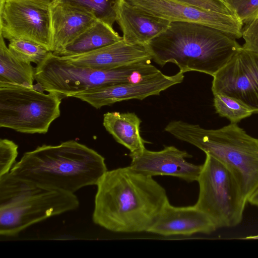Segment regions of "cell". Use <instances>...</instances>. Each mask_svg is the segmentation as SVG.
<instances>
[{
	"mask_svg": "<svg viewBox=\"0 0 258 258\" xmlns=\"http://www.w3.org/2000/svg\"><path fill=\"white\" fill-rule=\"evenodd\" d=\"M53 1L0 0V34L9 41H33L50 51V6Z\"/></svg>",
	"mask_w": 258,
	"mask_h": 258,
	"instance_id": "cell-9",
	"label": "cell"
},
{
	"mask_svg": "<svg viewBox=\"0 0 258 258\" xmlns=\"http://www.w3.org/2000/svg\"><path fill=\"white\" fill-rule=\"evenodd\" d=\"M140 118L134 112H108L103 115V125L115 140L137 153L146 148L140 134Z\"/></svg>",
	"mask_w": 258,
	"mask_h": 258,
	"instance_id": "cell-18",
	"label": "cell"
},
{
	"mask_svg": "<svg viewBox=\"0 0 258 258\" xmlns=\"http://www.w3.org/2000/svg\"><path fill=\"white\" fill-rule=\"evenodd\" d=\"M247 203L252 206L258 207V189L248 199Z\"/></svg>",
	"mask_w": 258,
	"mask_h": 258,
	"instance_id": "cell-28",
	"label": "cell"
},
{
	"mask_svg": "<svg viewBox=\"0 0 258 258\" xmlns=\"http://www.w3.org/2000/svg\"><path fill=\"white\" fill-rule=\"evenodd\" d=\"M92 220L111 232H147L169 202L153 176L129 166L107 170L97 184Z\"/></svg>",
	"mask_w": 258,
	"mask_h": 258,
	"instance_id": "cell-1",
	"label": "cell"
},
{
	"mask_svg": "<svg viewBox=\"0 0 258 258\" xmlns=\"http://www.w3.org/2000/svg\"><path fill=\"white\" fill-rule=\"evenodd\" d=\"M129 156V166L138 172L151 176H171L187 182L197 181L202 167V165L187 162L186 159L192 156L173 146L158 151L145 148L139 153H130Z\"/></svg>",
	"mask_w": 258,
	"mask_h": 258,
	"instance_id": "cell-13",
	"label": "cell"
},
{
	"mask_svg": "<svg viewBox=\"0 0 258 258\" xmlns=\"http://www.w3.org/2000/svg\"><path fill=\"white\" fill-rule=\"evenodd\" d=\"M18 146L13 141L0 140V176L9 173L16 162Z\"/></svg>",
	"mask_w": 258,
	"mask_h": 258,
	"instance_id": "cell-25",
	"label": "cell"
},
{
	"mask_svg": "<svg viewBox=\"0 0 258 258\" xmlns=\"http://www.w3.org/2000/svg\"><path fill=\"white\" fill-rule=\"evenodd\" d=\"M243 24L258 18V0H225Z\"/></svg>",
	"mask_w": 258,
	"mask_h": 258,
	"instance_id": "cell-24",
	"label": "cell"
},
{
	"mask_svg": "<svg viewBox=\"0 0 258 258\" xmlns=\"http://www.w3.org/2000/svg\"><path fill=\"white\" fill-rule=\"evenodd\" d=\"M165 131L218 160L233 174L247 201L258 189V139L237 123L216 130L181 120L169 122Z\"/></svg>",
	"mask_w": 258,
	"mask_h": 258,
	"instance_id": "cell-4",
	"label": "cell"
},
{
	"mask_svg": "<svg viewBox=\"0 0 258 258\" xmlns=\"http://www.w3.org/2000/svg\"><path fill=\"white\" fill-rule=\"evenodd\" d=\"M61 57L73 65L98 70H109L152 60L146 46L129 44L123 39L87 53Z\"/></svg>",
	"mask_w": 258,
	"mask_h": 258,
	"instance_id": "cell-15",
	"label": "cell"
},
{
	"mask_svg": "<svg viewBox=\"0 0 258 258\" xmlns=\"http://www.w3.org/2000/svg\"><path fill=\"white\" fill-rule=\"evenodd\" d=\"M144 13L171 22L200 23L238 39L243 24L234 15L203 10L175 0H125Z\"/></svg>",
	"mask_w": 258,
	"mask_h": 258,
	"instance_id": "cell-11",
	"label": "cell"
},
{
	"mask_svg": "<svg viewBox=\"0 0 258 258\" xmlns=\"http://www.w3.org/2000/svg\"><path fill=\"white\" fill-rule=\"evenodd\" d=\"M116 21L123 32V40L144 46L165 31L171 23L146 14L125 0L118 7Z\"/></svg>",
	"mask_w": 258,
	"mask_h": 258,
	"instance_id": "cell-17",
	"label": "cell"
},
{
	"mask_svg": "<svg viewBox=\"0 0 258 258\" xmlns=\"http://www.w3.org/2000/svg\"><path fill=\"white\" fill-rule=\"evenodd\" d=\"M203 10L234 15L225 0H175Z\"/></svg>",
	"mask_w": 258,
	"mask_h": 258,
	"instance_id": "cell-26",
	"label": "cell"
},
{
	"mask_svg": "<svg viewBox=\"0 0 258 258\" xmlns=\"http://www.w3.org/2000/svg\"><path fill=\"white\" fill-rule=\"evenodd\" d=\"M217 229L210 218L195 205L175 207L168 202L148 232L164 236L210 234Z\"/></svg>",
	"mask_w": 258,
	"mask_h": 258,
	"instance_id": "cell-14",
	"label": "cell"
},
{
	"mask_svg": "<svg viewBox=\"0 0 258 258\" xmlns=\"http://www.w3.org/2000/svg\"><path fill=\"white\" fill-rule=\"evenodd\" d=\"M50 51L55 54L71 43L97 20L92 14L54 0L50 6Z\"/></svg>",
	"mask_w": 258,
	"mask_h": 258,
	"instance_id": "cell-16",
	"label": "cell"
},
{
	"mask_svg": "<svg viewBox=\"0 0 258 258\" xmlns=\"http://www.w3.org/2000/svg\"><path fill=\"white\" fill-rule=\"evenodd\" d=\"M62 99L34 86L0 83V127L24 134H46L60 115Z\"/></svg>",
	"mask_w": 258,
	"mask_h": 258,
	"instance_id": "cell-7",
	"label": "cell"
},
{
	"mask_svg": "<svg viewBox=\"0 0 258 258\" xmlns=\"http://www.w3.org/2000/svg\"><path fill=\"white\" fill-rule=\"evenodd\" d=\"M199 192L195 206L205 213L217 229L239 224L247 201L232 172L222 163L206 154L198 179Z\"/></svg>",
	"mask_w": 258,
	"mask_h": 258,
	"instance_id": "cell-8",
	"label": "cell"
},
{
	"mask_svg": "<svg viewBox=\"0 0 258 258\" xmlns=\"http://www.w3.org/2000/svg\"><path fill=\"white\" fill-rule=\"evenodd\" d=\"M161 73L150 60L98 70L73 65L50 51L35 67V80L42 90L64 98L102 86L149 80Z\"/></svg>",
	"mask_w": 258,
	"mask_h": 258,
	"instance_id": "cell-6",
	"label": "cell"
},
{
	"mask_svg": "<svg viewBox=\"0 0 258 258\" xmlns=\"http://www.w3.org/2000/svg\"><path fill=\"white\" fill-rule=\"evenodd\" d=\"M0 34V83L33 87L35 68L15 56Z\"/></svg>",
	"mask_w": 258,
	"mask_h": 258,
	"instance_id": "cell-20",
	"label": "cell"
},
{
	"mask_svg": "<svg viewBox=\"0 0 258 258\" xmlns=\"http://www.w3.org/2000/svg\"><path fill=\"white\" fill-rule=\"evenodd\" d=\"M146 46L152 60L161 67L171 62L183 73L198 72L213 77L241 47L236 39L221 31L184 22H171Z\"/></svg>",
	"mask_w": 258,
	"mask_h": 258,
	"instance_id": "cell-3",
	"label": "cell"
},
{
	"mask_svg": "<svg viewBox=\"0 0 258 258\" xmlns=\"http://www.w3.org/2000/svg\"><path fill=\"white\" fill-rule=\"evenodd\" d=\"M107 170L101 155L69 140L24 153L9 173L42 187L75 194L84 187L96 185Z\"/></svg>",
	"mask_w": 258,
	"mask_h": 258,
	"instance_id": "cell-2",
	"label": "cell"
},
{
	"mask_svg": "<svg viewBox=\"0 0 258 258\" xmlns=\"http://www.w3.org/2000/svg\"><path fill=\"white\" fill-rule=\"evenodd\" d=\"M242 37L244 40L242 47L258 53V18L245 24L243 27Z\"/></svg>",
	"mask_w": 258,
	"mask_h": 258,
	"instance_id": "cell-27",
	"label": "cell"
},
{
	"mask_svg": "<svg viewBox=\"0 0 258 258\" xmlns=\"http://www.w3.org/2000/svg\"><path fill=\"white\" fill-rule=\"evenodd\" d=\"M184 78V73L180 71L171 76L161 73L149 80L102 86L78 92L71 97L79 99L99 109L122 101L143 100L150 96L159 95L161 92L181 83Z\"/></svg>",
	"mask_w": 258,
	"mask_h": 258,
	"instance_id": "cell-12",
	"label": "cell"
},
{
	"mask_svg": "<svg viewBox=\"0 0 258 258\" xmlns=\"http://www.w3.org/2000/svg\"><path fill=\"white\" fill-rule=\"evenodd\" d=\"M75 194L42 187L10 173L0 176V235H18L51 217L76 210Z\"/></svg>",
	"mask_w": 258,
	"mask_h": 258,
	"instance_id": "cell-5",
	"label": "cell"
},
{
	"mask_svg": "<svg viewBox=\"0 0 258 258\" xmlns=\"http://www.w3.org/2000/svg\"><path fill=\"white\" fill-rule=\"evenodd\" d=\"M213 94H222L239 101L258 113V53L241 47L217 72L212 84Z\"/></svg>",
	"mask_w": 258,
	"mask_h": 258,
	"instance_id": "cell-10",
	"label": "cell"
},
{
	"mask_svg": "<svg viewBox=\"0 0 258 258\" xmlns=\"http://www.w3.org/2000/svg\"><path fill=\"white\" fill-rule=\"evenodd\" d=\"M122 39L123 37L115 31L112 27L97 20L71 43L54 54L59 56L81 55L111 45Z\"/></svg>",
	"mask_w": 258,
	"mask_h": 258,
	"instance_id": "cell-19",
	"label": "cell"
},
{
	"mask_svg": "<svg viewBox=\"0 0 258 258\" xmlns=\"http://www.w3.org/2000/svg\"><path fill=\"white\" fill-rule=\"evenodd\" d=\"M213 95L216 112L228 119L230 123H237L253 113L250 108L235 98L222 94Z\"/></svg>",
	"mask_w": 258,
	"mask_h": 258,
	"instance_id": "cell-22",
	"label": "cell"
},
{
	"mask_svg": "<svg viewBox=\"0 0 258 258\" xmlns=\"http://www.w3.org/2000/svg\"><path fill=\"white\" fill-rule=\"evenodd\" d=\"M8 48L18 59L26 62L41 63L50 51L44 46L36 42L21 39L11 40Z\"/></svg>",
	"mask_w": 258,
	"mask_h": 258,
	"instance_id": "cell-23",
	"label": "cell"
},
{
	"mask_svg": "<svg viewBox=\"0 0 258 258\" xmlns=\"http://www.w3.org/2000/svg\"><path fill=\"white\" fill-rule=\"evenodd\" d=\"M92 14L97 20L112 27L118 7L122 0H55Z\"/></svg>",
	"mask_w": 258,
	"mask_h": 258,
	"instance_id": "cell-21",
	"label": "cell"
}]
</instances>
